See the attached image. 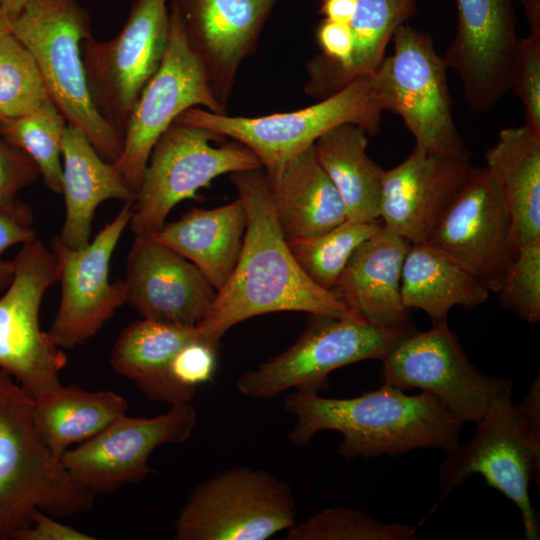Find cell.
<instances>
[{"mask_svg": "<svg viewBox=\"0 0 540 540\" xmlns=\"http://www.w3.org/2000/svg\"><path fill=\"white\" fill-rule=\"evenodd\" d=\"M414 329L382 327L361 316L312 315L298 339L284 352L241 375L235 386L251 398L267 399L289 389L318 393L328 375L364 360H382Z\"/></svg>", "mask_w": 540, "mask_h": 540, "instance_id": "cell-7", "label": "cell"}, {"mask_svg": "<svg viewBox=\"0 0 540 540\" xmlns=\"http://www.w3.org/2000/svg\"><path fill=\"white\" fill-rule=\"evenodd\" d=\"M29 0H0V6L12 19L17 17Z\"/></svg>", "mask_w": 540, "mask_h": 540, "instance_id": "cell-44", "label": "cell"}, {"mask_svg": "<svg viewBox=\"0 0 540 540\" xmlns=\"http://www.w3.org/2000/svg\"><path fill=\"white\" fill-rule=\"evenodd\" d=\"M381 362L382 384L431 394L463 423H477L495 399L512 392L511 380L486 375L469 361L448 323L413 330Z\"/></svg>", "mask_w": 540, "mask_h": 540, "instance_id": "cell-12", "label": "cell"}, {"mask_svg": "<svg viewBox=\"0 0 540 540\" xmlns=\"http://www.w3.org/2000/svg\"><path fill=\"white\" fill-rule=\"evenodd\" d=\"M410 242L380 228L351 255L331 292L371 324L409 327L410 315L401 297V273Z\"/></svg>", "mask_w": 540, "mask_h": 540, "instance_id": "cell-22", "label": "cell"}, {"mask_svg": "<svg viewBox=\"0 0 540 540\" xmlns=\"http://www.w3.org/2000/svg\"><path fill=\"white\" fill-rule=\"evenodd\" d=\"M384 111L371 74L360 76L336 93L292 112L243 117L193 107L176 120L245 145L256 155L263 170L270 173L335 126L353 123L364 128L368 135L378 134Z\"/></svg>", "mask_w": 540, "mask_h": 540, "instance_id": "cell-6", "label": "cell"}, {"mask_svg": "<svg viewBox=\"0 0 540 540\" xmlns=\"http://www.w3.org/2000/svg\"><path fill=\"white\" fill-rule=\"evenodd\" d=\"M13 35L29 50L53 103L107 162L123 149L119 133L98 113L88 89L81 43L92 37L90 17L77 0H29L11 20Z\"/></svg>", "mask_w": 540, "mask_h": 540, "instance_id": "cell-5", "label": "cell"}, {"mask_svg": "<svg viewBox=\"0 0 540 540\" xmlns=\"http://www.w3.org/2000/svg\"><path fill=\"white\" fill-rule=\"evenodd\" d=\"M131 215L132 204L125 203L82 249L67 246L59 236L51 238L49 248L58 265L61 299L48 333L61 349L74 348L94 336L126 303L124 280L110 283L109 267Z\"/></svg>", "mask_w": 540, "mask_h": 540, "instance_id": "cell-16", "label": "cell"}, {"mask_svg": "<svg viewBox=\"0 0 540 540\" xmlns=\"http://www.w3.org/2000/svg\"><path fill=\"white\" fill-rule=\"evenodd\" d=\"M278 0H170L213 96L226 110L238 69Z\"/></svg>", "mask_w": 540, "mask_h": 540, "instance_id": "cell-19", "label": "cell"}, {"mask_svg": "<svg viewBox=\"0 0 540 540\" xmlns=\"http://www.w3.org/2000/svg\"><path fill=\"white\" fill-rule=\"evenodd\" d=\"M427 243L496 292L517 250L512 220L499 183L487 168H474L438 221Z\"/></svg>", "mask_w": 540, "mask_h": 540, "instance_id": "cell-15", "label": "cell"}, {"mask_svg": "<svg viewBox=\"0 0 540 540\" xmlns=\"http://www.w3.org/2000/svg\"><path fill=\"white\" fill-rule=\"evenodd\" d=\"M94 494L77 484L42 440L34 400L0 369V540H16L41 510L55 517L89 511Z\"/></svg>", "mask_w": 540, "mask_h": 540, "instance_id": "cell-3", "label": "cell"}, {"mask_svg": "<svg viewBox=\"0 0 540 540\" xmlns=\"http://www.w3.org/2000/svg\"><path fill=\"white\" fill-rule=\"evenodd\" d=\"M127 401L110 390L85 391L61 385L34 400V422L42 440L61 459L69 446L84 442L126 414Z\"/></svg>", "mask_w": 540, "mask_h": 540, "instance_id": "cell-30", "label": "cell"}, {"mask_svg": "<svg viewBox=\"0 0 540 540\" xmlns=\"http://www.w3.org/2000/svg\"><path fill=\"white\" fill-rule=\"evenodd\" d=\"M358 0H321L319 13L324 19L349 25L355 15Z\"/></svg>", "mask_w": 540, "mask_h": 540, "instance_id": "cell-42", "label": "cell"}, {"mask_svg": "<svg viewBox=\"0 0 540 540\" xmlns=\"http://www.w3.org/2000/svg\"><path fill=\"white\" fill-rule=\"evenodd\" d=\"M511 393L493 401L476 425L473 438L446 452L439 470V501L473 475L498 490L518 508L524 538L538 540L540 524L529 497L540 479V384L532 381L516 405Z\"/></svg>", "mask_w": 540, "mask_h": 540, "instance_id": "cell-4", "label": "cell"}, {"mask_svg": "<svg viewBox=\"0 0 540 540\" xmlns=\"http://www.w3.org/2000/svg\"><path fill=\"white\" fill-rule=\"evenodd\" d=\"M203 338L198 326L185 327L142 319L120 332L110 364L115 373L133 381L152 401L170 402L169 368L187 343Z\"/></svg>", "mask_w": 540, "mask_h": 540, "instance_id": "cell-29", "label": "cell"}, {"mask_svg": "<svg viewBox=\"0 0 540 540\" xmlns=\"http://www.w3.org/2000/svg\"><path fill=\"white\" fill-rule=\"evenodd\" d=\"M265 175L287 242L321 235L347 220L342 198L320 165L313 145Z\"/></svg>", "mask_w": 540, "mask_h": 540, "instance_id": "cell-23", "label": "cell"}, {"mask_svg": "<svg viewBox=\"0 0 540 540\" xmlns=\"http://www.w3.org/2000/svg\"><path fill=\"white\" fill-rule=\"evenodd\" d=\"M416 12V0H358L349 24L353 40L349 63L309 95L323 99L360 76L374 74L384 59L385 49L395 30Z\"/></svg>", "mask_w": 540, "mask_h": 540, "instance_id": "cell-31", "label": "cell"}, {"mask_svg": "<svg viewBox=\"0 0 540 540\" xmlns=\"http://www.w3.org/2000/svg\"><path fill=\"white\" fill-rule=\"evenodd\" d=\"M247 224L242 249L226 284L198 324L204 340L219 345L234 325L273 312L357 316L331 291L313 283L295 261L278 224L263 168L230 174Z\"/></svg>", "mask_w": 540, "mask_h": 540, "instance_id": "cell-1", "label": "cell"}, {"mask_svg": "<svg viewBox=\"0 0 540 540\" xmlns=\"http://www.w3.org/2000/svg\"><path fill=\"white\" fill-rule=\"evenodd\" d=\"M10 33H12L11 18L0 6V42Z\"/></svg>", "mask_w": 540, "mask_h": 540, "instance_id": "cell-45", "label": "cell"}, {"mask_svg": "<svg viewBox=\"0 0 540 540\" xmlns=\"http://www.w3.org/2000/svg\"><path fill=\"white\" fill-rule=\"evenodd\" d=\"M381 225L378 220H346L321 235L287 243L305 275L319 287L331 291L356 248Z\"/></svg>", "mask_w": 540, "mask_h": 540, "instance_id": "cell-33", "label": "cell"}, {"mask_svg": "<svg viewBox=\"0 0 540 540\" xmlns=\"http://www.w3.org/2000/svg\"><path fill=\"white\" fill-rule=\"evenodd\" d=\"M126 303L144 319L195 327L217 291L198 268L150 235H135L126 263Z\"/></svg>", "mask_w": 540, "mask_h": 540, "instance_id": "cell-20", "label": "cell"}, {"mask_svg": "<svg viewBox=\"0 0 540 540\" xmlns=\"http://www.w3.org/2000/svg\"><path fill=\"white\" fill-rule=\"evenodd\" d=\"M469 156L414 147L396 167L384 170L379 218L411 244L427 243L465 181Z\"/></svg>", "mask_w": 540, "mask_h": 540, "instance_id": "cell-21", "label": "cell"}, {"mask_svg": "<svg viewBox=\"0 0 540 540\" xmlns=\"http://www.w3.org/2000/svg\"><path fill=\"white\" fill-rule=\"evenodd\" d=\"M14 278L0 298V369L11 375L33 399L60 386L67 357L39 324L45 292L59 280L50 248L35 237L13 259Z\"/></svg>", "mask_w": 540, "mask_h": 540, "instance_id": "cell-11", "label": "cell"}, {"mask_svg": "<svg viewBox=\"0 0 540 540\" xmlns=\"http://www.w3.org/2000/svg\"><path fill=\"white\" fill-rule=\"evenodd\" d=\"M39 177L36 163L0 137V206L13 202L21 190Z\"/></svg>", "mask_w": 540, "mask_h": 540, "instance_id": "cell-40", "label": "cell"}, {"mask_svg": "<svg viewBox=\"0 0 540 540\" xmlns=\"http://www.w3.org/2000/svg\"><path fill=\"white\" fill-rule=\"evenodd\" d=\"M287 540H412L417 528L400 523H383L365 512L330 507L287 529Z\"/></svg>", "mask_w": 540, "mask_h": 540, "instance_id": "cell-35", "label": "cell"}, {"mask_svg": "<svg viewBox=\"0 0 540 540\" xmlns=\"http://www.w3.org/2000/svg\"><path fill=\"white\" fill-rule=\"evenodd\" d=\"M51 100L29 50L10 33L0 42V120L29 114Z\"/></svg>", "mask_w": 540, "mask_h": 540, "instance_id": "cell-34", "label": "cell"}, {"mask_svg": "<svg viewBox=\"0 0 540 540\" xmlns=\"http://www.w3.org/2000/svg\"><path fill=\"white\" fill-rule=\"evenodd\" d=\"M485 160L510 213L517 252L540 241V135L525 125L503 129Z\"/></svg>", "mask_w": 540, "mask_h": 540, "instance_id": "cell-26", "label": "cell"}, {"mask_svg": "<svg viewBox=\"0 0 540 540\" xmlns=\"http://www.w3.org/2000/svg\"><path fill=\"white\" fill-rule=\"evenodd\" d=\"M197 424L190 403L171 406L155 417L120 416L75 449H67L62 463L81 487L91 493H110L139 482L152 473L148 459L164 444L187 441Z\"/></svg>", "mask_w": 540, "mask_h": 540, "instance_id": "cell-17", "label": "cell"}, {"mask_svg": "<svg viewBox=\"0 0 540 540\" xmlns=\"http://www.w3.org/2000/svg\"><path fill=\"white\" fill-rule=\"evenodd\" d=\"M247 216L242 200L214 208H193L150 236L193 263L220 290L238 262Z\"/></svg>", "mask_w": 540, "mask_h": 540, "instance_id": "cell-25", "label": "cell"}, {"mask_svg": "<svg viewBox=\"0 0 540 540\" xmlns=\"http://www.w3.org/2000/svg\"><path fill=\"white\" fill-rule=\"evenodd\" d=\"M291 486L272 473L233 467L200 482L175 523L177 540H265L296 521Z\"/></svg>", "mask_w": 540, "mask_h": 540, "instance_id": "cell-8", "label": "cell"}, {"mask_svg": "<svg viewBox=\"0 0 540 540\" xmlns=\"http://www.w3.org/2000/svg\"><path fill=\"white\" fill-rule=\"evenodd\" d=\"M169 34L160 65L141 91L123 134L114 166L137 193L158 139L186 110H226L213 96L206 73L190 49L176 10L169 9Z\"/></svg>", "mask_w": 540, "mask_h": 540, "instance_id": "cell-14", "label": "cell"}, {"mask_svg": "<svg viewBox=\"0 0 540 540\" xmlns=\"http://www.w3.org/2000/svg\"><path fill=\"white\" fill-rule=\"evenodd\" d=\"M168 0H134L119 34L82 41L81 57L98 113L123 134L144 86L158 69L169 34Z\"/></svg>", "mask_w": 540, "mask_h": 540, "instance_id": "cell-13", "label": "cell"}, {"mask_svg": "<svg viewBox=\"0 0 540 540\" xmlns=\"http://www.w3.org/2000/svg\"><path fill=\"white\" fill-rule=\"evenodd\" d=\"M224 137L175 120L150 154L132 204L129 227L134 235H151L166 223L181 201L196 197L198 189L223 174L261 168L256 155L233 141L213 146Z\"/></svg>", "mask_w": 540, "mask_h": 540, "instance_id": "cell-9", "label": "cell"}, {"mask_svg": "<svg viewBox=\"0 0 540 540\" xmlns=\"http://www.w3.org/2000/svg\"><path fill=\"white\" fill-rule=\"evenodd\" d=\"M495 293L518 318L533 324L540 321V241L518 250Z\"/></svg>", "mask_w": 540, "mask_h": 540, "instance_id": "cell-36", "label": "cell"}, {"mask_svg": "<svg viewBox=\"0 0 540 540\" xmlns=\"http://www.w3.org/2000/svg\"><path fill=\"white\" fill-rule=\"evenodd\" d=\"M512 89L525 107V126L540 135V36L519 39Z\"/></svg>", "mask_w": 540, "mask_h": 540, "instance_id": "cell-38", "label": "cell"}, {"mask_svg": "<svg viewBox=\"0 0 540 540\" xmlns=\"http://www.w3.org/2000/svg\"><path fill=\"white\" fill-rule=\"evenodd\" d=\"M65 220L59 238L82 249L90 243L96 208L115 199L133 204L136 192L114 164L105 161L78 128L67 125L61 147Z\"/></svg>", "mask_w": 540, "mask_h": 540, "instance_id": "cell-24", "label": "cell"}, {"mask_svg": "<svg viewBox=\"0 0 540 540\" xmlns=\"http://www.w3.org/2000/svg\"><path fill=\"white\" fill-rule=\"evenodd\" d=\"M457 23L443 60L459 76L475 113L492 110L512 90L519 47L512 0H454Z\"/></svg>", "mask_w": 540, "mask_h": 540, "instance_id": "cell-18", "label": "cell"}, {"mask_svg": "<svg viewBox=\"0 0 540 540\" xmlns=\"http://www.w3.org/2000/svg\"><path fill=\"white\" fill-rule=\"evenodd\" d=\"M68 123L52 100L24 116L0 120V137L38 166L45 186L62 194L61 147Z\"/></svg>", "mask_w": 540, "mask_h": 540, "instance_id": "cell-32", "label": "cell"}, {"mask_svg": "<svg viewBox=\"0 0 540 540\" xmlns=\"http://www.w3.org/2000/svg\"><path fill=\"white\" fill-rule=\"evenodd\" d=\"M218 346L199 338L178 351L169 368L171 406L190 403L198 387L213 380Z\"/></svg>", "mask_w": 540, "mask_h": 540, "instance_id": "cell-37", "label": "cell"}, {"mask_svg": "<svg viewBox=\"0 0 540 540\" xmlns=\"http://www.w3.org/2000/svg\"><path fill=\"white\" fill-rule=\"evenodd\" d=\"M367 132L353 123L335 126L313 144L317 159L339 192L347 220L379 219L384 170L367 154Z\"/></svg>", "mask_w": 540, "mask_h": 540, "instance_id": "cell-28", "label": "cell"}, {"mask_svg": "<svg viewBox=\"0 0 540 540\" xmlns=\"http://www.w3.org/2000/svg\"><path fill=\"white\" fill-rule=\"evenodd\" d=\"M394 51L373 74L386 111L400 115L415 139L429 152L468 154L452 116L447 67L432 37L407 23L393 36Z\"/></svg>", "mask_w": 540, "mask_h": 540, "instance_id": "cell-10", "label": "cell"}, {"mask_svg": "<svg viewBox=\"0 0 540 540\" xmlns=\"http://www.w3.org/2000/svg\"><path fill=\"white\" fill-rule=\"evenodd\" d=\"M401 297L407 309L424 311L435 326L447 323L454 306L473 309L486 303L490 291L448 255L420 243L410 244L406 253Z\"/></svg>", "mask_w": 540, "mask_h": 540, "instance_id": "cell-27", "label": "cell"}, {"mask_svg": "<svg viewBox=\"0 0 540 540\" xmlns=\"http://www.w3.org/2000/svg\"><path fill=\"white\" fill-rule=\"evenodd\" d=\"M284 409L296 417L291 443L303 447L318 432L336 431L345 459L396 457L418 448L446 453L459 444L464 424L431 394L407 395L389 384L343 399L295 390L285 397Z\"/></svg>", "mask_w": 540, "mask_h": 540, "instance_id": "cell-2", "label": "cell"}, {"mask_svg": "<svg viewBox=\"0 0 540 540\" xmlns=\"http://www.w3.org/2000/svg\"><path fill=\"white\" fill-rule=\"evenodd\" d=\"M32 222V209L25 202L15 199L0 206V292L6 290L14 278L13 260L4 261L1 256L8 248L36 237Z\"/></svg>", "mask_w": 540, "mask_h": 540, "instance_id": "cell-39", "label": "cell"}, {"mask_svg": "<svg viewBox=\"0 0 540 540\" xmlns=\"http://www.w3.org/2000/svg\"><path fill=\"white\" fill-rule=\"evenodd\" d=\"M95 537L54 520L39 510L30 525L19 533L16 540H94Z\"/></svg>", "mask_w": 540, "mask_h": 540, "instance_id": "cell-41", "label": "cell"}, {"mask_svg": "<svg viewBox=\"0 0 540 540\" xmlns=\"http://www.w3.org/2000/svg\"><path fill=\"white\" fill-rule=\"evenodd\" d=\"M530 34L540 36V0H521Z\"/></svg>", "mask_w": 540, "mask_h": 540, "instance_id": "cell-43", "label": "cell"}]
</instances>
